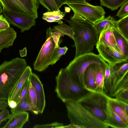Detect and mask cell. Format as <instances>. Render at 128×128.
Listing matches in <instances>:
<instances>
[{"label": "cell", "mask_w": 128, "mask_h": 128, "mask_svg": "<svg viewBox=\"0 0 128 128\" xmlns=\"http://www.w3.org/2000/svg\"><path fill=\"white\" fill-rule=\"evenodd\" d=\"M10 115L8 109L6 108L2 110L0 112V125L2 122L8 119Z\"/></svg>", "instance_id": "38"}, {"label": "cell", "mask_w": 128, "mask_h": 128, "mask_svg": "<svg viewBox=\"0 0 128 128\" xmlns=\"http://www.w3.org/2000/svg\"><path fill=\"white\" fill-rule=\"evenodd\" d=\"M115 27L119 32L128 40V15L116 21Z\"/></svg>", "instance_id": "26"}, {"label": "cell", "mask_w": 128, "mask_h": 128, "mask_svg": "<svg viewBox=\"0 0 128 128\" xmlns=\"http://www.w3.org/2000/svg\"><path fill=\"white\" fill-rule=\"evenodd\" d=\"M66 14V12H62L60 10L47 12L43 14L42 18L48 22H57L60 24L63 23L62 20L63 19Z\"/></svg>", "instance_id": "22"}, {"label": "cell", "mask_w": 128, "mask_h": 128, "mask_svg": "<svg viewBox=\"0 0 128 128\" xmlns=\"http://www.w3.org/2000/svg\"><path fill=\"white\" fill-rule=\"evenodd\" d=\"M54 28L59 31L62 36L66 35L74 40V33L71 27L63 23L59 25L54 26Z\"/></svg>", "instance_id": "29"}, {"label": "cell", "mask_w": 128, "mask_h": 128, "mask_svg": "<svg viewBox=\"0 0 128 128\" xmlns=\"http://www.w3.org/2000/svg\"><path fill=\"white\" fill-rule=\"evenodd\" d=\"M116 21L110 16L104 18L93 24L96 30L100 33L109 26L115 27Z\"/></svg>", "instance_id": "25"}, {"label": "cell", "mask_w": 128, "mask_h": 128, "mask_svg": "<svg viewBox=\"0 0 128 128\" xmlns=\"http://www.w3.org/2000/svg\"><path fill=\"white\" fill-rule=\"evenodd\" d=\"M100 65H104L91 64L87 68L85 72V89L89 92H96V71L97 66Z\"/></svg>", "instance_id": "16"}, {"label": "cell", "mask_w": 128, "mask_h": 128, "mask_svg": "<svg viewBox=\"0 0 128 128\" xmlns=\"http://www.w3.org/2000/svg\"><path fill=\"white\" fill-rule=\"evenodd\" d=\"M118 76L114 65L108 64L105 68L104 80V92L108 96L112 86Z\"/></svg>", "instance_id": "19"}, {"label": "cell", "mask_w": 128, "mask_h": 128, "mask_svg": "<svg viewBox=\"0 0 128 128\" xmlns=\"http://www.w3.org/2000/svg\"><path fill=\"white\" fill-rule=\"evenodd\" d=\"M28 66L25 60L17 57L0 65V101L9 95Z\"/></svg>", "instance_id": "2"}, {"label": "cell", "mask_w": 128, "mask_h": 128, "mask_svg": "<svg viewBox=\"0 0 128 128\" xmlns=\"http://www.w3.org/2000/svg\"><path fill=\"white\" fill-rule=\"evenodd\" d=\"M70 124L80 128H108L110 126L84 108L77 100L65 103Z\"/></svg>", "instance_id": "3"}, {"label": "cell", "mask_w": 128, "mask_h": 128, "mask_svg": "<svg viewBox=\"0 0 128 128\" xmlns=\"http://www.w3.org/2000/svg\"><path fill=\"white\" fill-rule=\"evenodd\" d=\"M40 4L47 10L48 12L60 10L54 0H37Z\"/></svg>", "instance_id": "30"}, {"label": "cell", "mask_w": 128, "mask_h": 128, "mask_svg": "<svg viewBox=\"0 0 128 128\" xmlns=\"http://www.w3.org/2000/svg\"><path fill=\"white\" fill-rule=\"evenodd\" d=\"M30 83V81L29 78L26 81L21 89L16 101L17 104L25 96L28 91Z\"/></svg>", "instance_id": "31"}, {"label": "cell", "mask_w": 128, "mask_h": 128, "mask_svg": "<svg viewBox=\"0 0 128 128\" xmlns=\"http://www.w3.org/2000/svg\"><path fill=\"white\" fill-rule=\"evenodd\" d=\"M55 92L64 103L77 100L88 91L75 83L71 79L65 68H61L56 77Z\"/></svg>", "instance_id": "5"}, {"label": "cell", "mask_w": 128, "mask_h": 128, "mask_svg": "<svg viewBox=\"0 0 128 128\" xmlns=\"http://www.w3.org/2000/svg\"><path fill=\"white\" fill-rule=\"evenodd\" d=\"M108 96L104 92H88L77 101L92 114L106 123Z\"/></svg>", "instance_id": "6"}, {"label": "cell", "mask_w": 128, "mask_h": 128, "mask_svg": "<svg viewBox=\"0 0 128 128\" xmlns=\"http://www.w3.org/2000/svg\"><path fill=\"white\" fill-rule=\"evenodd\" d=\"M28 110L31 111L35 114H38L39 113L37 108L34 106L31 102L28 91L24 98L17 104L16 107L11 108L10 112L12 114H14Z\"/></svg>", "instance_id": "20"}, {"label": "cell", "mask_w": 128, "mask_h": 128, "mask_svg": "<svg viewBox=\"0 0 128 128\" xmlns=\"http://www.w3.org/2000/svg\"><path fill=\"white\" fill-rule=\"evenodd\" d=\"M107 119L106 123L114 128H128V124L124 122L113 110L108 98L107 104Z\"/></svg>", "instance_id": "15"}, {"label": "cell", "mask_w": 128, "mask_h": 128, "mask_svg": "<svg viewBox=\"0 0 128 128\" xmlns=\"http://www.w3.org/2000/svg\"><path fill=\"white\" fill-rule=\"evenodd\" d=\"M8 120L2 128H22L29 121L28 113L22 112L11 114Z\"/></svg>", "instance_id": "13"}, {"label": "cell", "mask_w": 128, "mask_h": 128, "mask_svg": "<svg viewBox=\"0 0 128 128\" xmlns=\"http://www.w3.org/2000/svg\"><path fill=\"white\" fill-rule=\"evenodd\" d=\"M32 72V70L30 67L28 66L10 94L7 101V102L12 100L16 102L23 85Z\"/></svg>", "instance_id": "17"}, {"label": "cell", "mask_w": 128, "mask_h": 128, "mask_svg": "<svg viewBox=\"0 0 128 128\" xmlns=\"http://www.w3.org/2000/svg\"><path fill=\"white\" fill-rule=\"evenodd\" d=\"M8 105L11 108H13L16 107L17 105L16 102L14 100H12L8 102Z\"/></svg>", "instance_id": "41"}, {"label": "cell", "mask_w": 128, "mask_h": 128, "mask_svg": "<svg viewBox=\"0 0 128 128\" xmlns=\"http://www.w3.org/2000/svg\"><path fill=\"white\" fill-rule=\"evenodd\" d=\"M66 20L74 33V58L92 52L98 42L100 34L95 29L93 24L74 12L70 19Z\"/></svg>", "instance_id": "1"}, {"label": "cell", "mask_w": 128, "mask_h": 128, "mask_svg": "<svg viewBox=\"0 0 128 128\" xmlns=\"http://www.w3.org/2000/svg\"><path fill=\"white\" fill-rule=\"evenodd\" d=\"M108 98L113 110L124 122L128 124V113L123 108L110 99L108 96Z\"/></svg>", "instance_id": "27"}, {"label": "cell", "mask_w": 128, "mask_h": 128, "mask_svg": "<svg viewBox=\"0 0 128 128\" xmlns=\"http://www.w3.org/2000/svg\"><path fill=\"white\" fill-rule=\"evenodd\" d=\"M2 14L9 23L20 29L22 33L36 25L35 19L26 16L4 10H3Z\"/></svg>", "instance_id": "10"}, {"label": "cell", "mask_w": 128, "mask_h": 128, "mask_svg": "<svg viewBox=\"0 0 128 128\" xmlns=\"http://www.w3.org/2000/svg\"><path fill=\"white\" fill-rule=\"evenodd\" d=\"M16 37V32L12 27L0 31V53L3 48L12 46Z\"/></svg>", "instance_id": "18"}, {"label": "cell", "mask_w": 128, "mask_h": 128, "mask_svg": "<svg viewBox=\"0 0 128 128\" xmlns=\"http://www.w3.org/2000/svg\"><path fill=\"white\" fill-rule=\"evenodd\" d=\"M3 10L21 14L32 18L18 0H0Z\"/></svg>", "instance_id": "12"}, {"label": "cell", "mask_w": 128, "mask_h": 128, "mask_svg": "<svg viewBox=\"0 0 128 128\" xmlns=\"http://www.w3.org/2000/svg\"><path fill=\"white\" fill-rule=\"evenodd\" d=\"M64 126L62 123H60L57 122H55L52 123L39 124H37L34 125L33 127V128H62Z\"/></svg>", "instance_id": "35"}, {"label": "cell", "mask_w": 128, "mask_h": 128, "mask_svg": "<svg viewBox=\"0 0 128 128\" xmlns=\"http://www.w3.org/2000/svg\"><path fill=\"white\" fill-rule=\"evenodd\" d=\"M109 98L116 104L123 108L128 113V102L117 98H112L109 96Z\"/></svg>", "instance_id": "37"}, {"label": "cell", "mask_w": 128, "mask_h": 128, "mask_svg": "<svg viewBox=\"0 0 128 128\" xmlns=\"http://www.w3.org/2000/svg\"><path fill=\"white\" fill-rule=\"evenodd\" d=\"M28 92L29 97L32 104L34 106L37 107L36 106L37 98L36 92L34 87L30 82Z\"/></svg>", "instance_id": "32"}, {"label": "cell", "mask_w": 128, "mask_h": 128, "mask_svg": "<svg viewBox=\"0 0 128 128\" xmlns=\"http://www.w3.org/2000/svg\"><path fill=\"white\" fill-rule=\"evenodd\" d=\"M8 106L7 102L6 100L0 101V110L6 108Z\"/></svg>", "instance_id": "40"}, {"label": "cell", "mask_w": 128, "mask_h": 128, "mask_svg": "<svg viewBox=\"0 0 128 128\" xmlns=\"http://www.w3.org/2000/svg\"><path fill=\"white\" fill-rule=\"evenodd\" d=\"M79 128L80 127L77 126L72 124H70L66 126H64L62 127V128Z\"/></svg>", "instance_id": "43"}, {"label": "cell", "mask_w": 128, "mask_h": 128, "mask_svg": "<svg viewBox=\"0 0 128 128\" xmlns=\"http://www.w3.org/2000/svg\"><path fill=\"white\" fill-rule=\"evenodd\" d=\"M107 65L99 66L96 68V92H105L104 87V71L105 68Z\"/></svg>", "instance_id": "24"}, {"label": "cell", "mask_w": 128, "mask_h": 128, "mask_svg": "<svg viewBox=\"0 0 128 128\" xmlns=\"http://www.w3.org/2000/svg\"><path fill=\"white\" fill-rule=\"evenodd\" d=\"M100 4L114 11L118 9L128 0H100Z\"/></svg>", "instance_id": "28"}, {"label": "cell", "mask_w": 128, "mask_h": 128, "mask_svg": "<svg viewBox=\"0 0 128 128\" xmlns=\"http://www.w3.org/2000/svg\"><path fill=\"white\" fill-rule=\"evenodd\" d=\"M68 50V48L66 46L62 48L59 47L58 50V56L60 58L62 56L65 54L66 53Z\"/></svg>", "instance_id": "39"}, {"label": "cell", "mask_w": 128, "mask_h": 128, "mask_svg": "<svg viewBox=\"0 0 128 128\" xmlns=\"http://www.w3.org/2000/svg\"><path fill=\"white\" fill-rule=\"evenodd\" d=\"M109 26L100 34L98 43L111 47L121 52L117 44L113 32L112 28Z\"/></svg>", "instance_id": "14"}, {"label": "cell", "mask_w": 128, "mask_h": 128, "mask_svg": "<svg viewBox=\"0 0 128 128\" xmlns=\"http://www.w3.org/2000/svg\"><path fill=\"white\" fill-rule=\"evenodd\" d=\"M96 46L98 55L108 64L128 62V57L112 48L98 42Z\"/></svg>", "instance_id": "9"}, {"label": "cell", "mask_w": 128, "mask_h": 128, "mask_svg": "<svg viewBox=\"0 0 128 128\" xmlns=\"http://www.w3.org/2000/svg\"><path fill=\"white\" fill-rule=\"evenodd\" d=\"M128 15V0L120 7L116 16L121 19Z\"/></svg>", "instance_id": "34"}, {"label": "cell", "mask_w": 128, "mask_h": 128, "mask_svg": "<svg viewBox=\"0 0 128 128\" xmlns=\"http://www.w3.org/2000/svg\"><path fill=\"white\" fill-rule=\"evenodd\" d=\"M29 78L30 83L34 87L36 92V106L39 113L42 114L46 106V100L43 85L38 76L32 72Z\"/></svg>", "instance_id": "11"}, {"label": "cell", "mask_w": 128, "mask_h": 128, "mask_svg": "<svg viewBox=\"0 0 128 128\" xmlns=\"http://www.w3.org/2000/svg\"><path fill=\"white\" fill-rule=\"evenodd\" d=\"M67 4L74 12L94 24L105 18V12L102 7L86 4Z\"/></svg>", "instance_id": "8"}, {"label": "cell", "mask_w": 128, "mask_h": 128, "mask_svg": "<svg viewBox=\"0 0 128 128\" xmlns=\"http://www.w3.org/2000/svg\"><path fill=\"white\" fill-rule=\"evenodd\" d=\"M58 48L56 47L52 37L46 35V41L33 63L34 69L42 72L50 65L55 64L60 58L58 56Z\"/></svg>", "instance_id": "7"}, {"label": "cell", "mask_w": 128, "mask_h": 128, "mask_svg": "<svg viewBox=\"0 0 128 128\" xmlns=\"http://www.w3.org/2000/svg\"><path fill=\"white\" fill-rule=\"evenodd\" d=\"M2 7V4L0 2V15L2 13L3 10Z\"/></svg>", "instance_id": "44"}, {"label": "cell", "mask_w": 128, "mask_h": 128, "mask_svg": "<svg viewBox=\"0 0 128 128\" xmlns=\"http://www.w3.org/2000/svg\"><path fill=\"white\" fill-rule=\"evenodd\" d=\"M92 64L107 65L108 64L99 55L92 52L74 58L65 68L72 80L78 86L85 89V72L87 68Z\"/></svg>", "instance_id": "4"}, {"label": "cell", "mask_w": 128, "mask_h": 128, "mask_svg": "<svg viewBox=\"0 0 128 128\" xmlns=\"http://www.w3.org/2000/svg\"><path fill=\"white\" fill-rule=\"evenodd\" d=\"M58 8L60 9L63 5L66 3L71 4H86L85 0H54Z\"/></svg>", "instance_id": "33"}, {"label": "cell", "mask_w": 128, "mask_h": 128, "mask_svg": "<svg viewBox=\"0 0 128 128\" xmlns=\"http://www.w3.org/2000/svg\"><path fill=\"white\" fill-rule=\"evenodd\" d=\"M18 0L32 18L36 19L38 18V9L39 4L37 0Z\"/></svg>", "instance_id": "23"}, {"label": "cell", "mask_w": 128, "mask_h": 128, "mask_svg": "<svg viewBox=\"0 0 128 128\" xmlns=\"http://www.w3.org/2000/svg\"><path fill=\"white\" fill-rule=\"evenodd\" d=\"M20 54L22 57L26 56L27 54V50L26 48H25L21 50H20Z\"/></svg>", "instance_id": "42"}, {"label": "cell", "mask_w": 128, "mask_h": 128, "mask_svg": "<svg viewBox=\"0 0 128 128\" xmlns=\"http://www.w3.org/2000/svg\"><path fill=\"white\" fill-rule=\"evenodd\" d=\"M112 30L117 44L120 52L128 57V40L119 32L115 27L112 28Z\"/></svg>", "instance_id": "21"}, {"label": "cell", "mask_w": 128, "mask_h": 128, "mask_svg": "<svg viewBox=\"0 0 128 128\" xmlns=\"http://www.w3.org/2000/svg\"><path fill=\"white\" fill-rule=\"evenodd\" d=\"M10 27V24L3 14L0 15V31L4 30Z\"/></svg>", "instance_id": "36"}]
</instances>
